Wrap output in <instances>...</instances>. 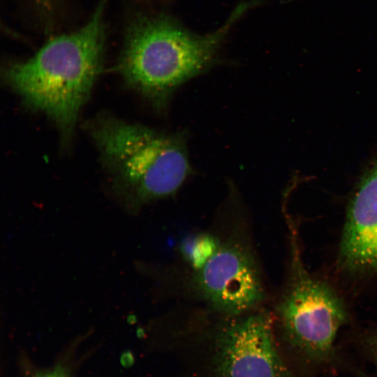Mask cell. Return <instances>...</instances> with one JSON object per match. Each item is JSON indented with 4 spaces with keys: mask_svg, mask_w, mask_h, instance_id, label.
Listing matches in <instances>:
<instances>
[{
    "mask_svg": "<svg viewBox=\"0 0 377 377\" xmlns=\"http://www.w3.org/2000/svg\"><path fill=\"white\" fill-rule=\"evenodd\" d=\"M33 377H69V373L65 367L57 365L53 368L40 371Z\"/></svg>",
    "mask_w": 377,
    "mask_h": 377,
    "instance_id": "9c48e42d",
    "label": "cell"
},
{
    "mask_svg": "<svg viewBox=\"0 0 377 377\" xmlns=\"http://www.w3.org/2000/svg\"><path fill=\"white\" fill-rule=\"evenodd\" d=\"M341 258L352 269L377 268V163L362 180L349 207Z\"/></svg>",
    "mask_w": 377,
    "mask_h": 377,
    "instance_id": "52a82bcc",
    "label": "cell"
},
{
    "mask_svg": "<svg viewBox=\"0 0 377 377\" xmlns=\"http://www.w3.org/2000/svg\"><path fill=\"white\" fill-rule=\"evenodd\" d=\"M216 341L214 364L219 377H292L265 313L232 320Z\"/></svg>",
    "mask_w": 377,
    "mask_h": 377,
    "instance_id": "5b68a950",
    "label": "cell"
},
{
    "mask_svg": "<svg viewBox=\"0 0 377 377\" xmlns=\"http://www.w3.org/2000/svg\"><path fill=\"white\" fill-rule=\"evenodd\" d=\"M101 0L75 32L50 39L29 59L5 71L6 82L30 107L43 112L68 135L101 72L105 41Z\"/></svg>",
    "mask_w": 377,
    "mask_h": 377,
    "instance_id": "7a4b0ae2",
    "label": "cell"
},
{
    "mask_svg": "<svg viewBox=\"0 0 377 377\" xmlns=\"http://www.w3.org/2000/svg\"><path fill=\"white\" fill-rule=\"evenodd\" d=\"M195 282L213 307L230 315L249 311L263 298L257 265L250 253L237 244L219 247L198 269Z\"/></svg>",
    "mask_w": 377,
    "mask_h": 377,
    "instance_id": "8992f818",
    "label": "cell"
},
{
    "mask_svg": "<svg viewBox=\"0 0 377 377\" xmlns=\"http://www.w3.org/2000/svg\"><path fill=\"white\" fill-rule=\"evenodd\" d=\"M38 9L45 15H48L52 9L54 0H34Z\"/></svg>",
    "mask_w": 377,
    "mask_h": 377,
    "instance_id": "30bf717a",
    "label": "cell"
},
{
    "mask_svg": "<svg viewBox=\"0 0 377 377\" xmlns=\"http://www.w3.org/2000/svg\"><path fill=\"white\" fill-rule=\"evenodd\" d=\"M279 313L283 334L301 358L313 365L331 360L346 313L327 286L299 269L283 297Z\"/></svg>",
    "mask_w": 377,
    "mask_h": 377,
    "instance_id": "277c9868",
    "label": "cell"
},
{
    "mask_svg": "<svg viewBox=\"0 0 377 377\" xmlns=\"http://www.w3.org/2000/svg\"><path fill=\"white\" fill-rule=\"evenodd\" d=\"M90 131L128 210L172 195L191 173L184 134L158 133L110 117Z\"/></svg>",
    "mask_w": 377,
    "mask_h": 377,
    "instance_id": "3957f363",
    "label": "cell"
},
{
    "mask_svg": "<svg viewBox=\"0 0 377 377\" xmlns=\"http://www.w3.org/2000/svg\"><path fill=\"white\" fill-rule=\"evenodd\" d=\"M371 350L372 352V355L375 362L377 363V338H376L371 345Z\"/></svg>",
    "mask_w": 377,
    "mask_h": 377,
    "instance_id": "8fae6325",
    "label": "cell"
},
{
    "mask_svg": "<svg viewBox=\"0 0 377 377\" xmlns=\"http://www.w3.org/2000/svg\"><path fill=\"white\" fill-rule=\"evenodd\" d=\"M252 6L240 3L215 31L198 34L163 14L136 17L126 33L119 69L126 83L156 108L214 61L232 27Z\"/></svg>",
    "mask_w": 377,
    "mask_h": 377,
    "instance_id": "6da1fadb",
    "label": "cell"
},
{
    "mask_svg": "<svg viewBox=\"0 0 377 377\" xmlns=\"http://www.w3.org/2000/svg\"><path fill=\"white\" fill-rule=\"evenodd\" d=\"M219 246L212 237L200 235L186 241L182 245L184 256L197 269L200 268Z\"/></svg>",
    "mask_w": 377,
    "mask_h": 377,
    "instance_id": "ba28073f",
    "label": "cell"
}]
</instances>
